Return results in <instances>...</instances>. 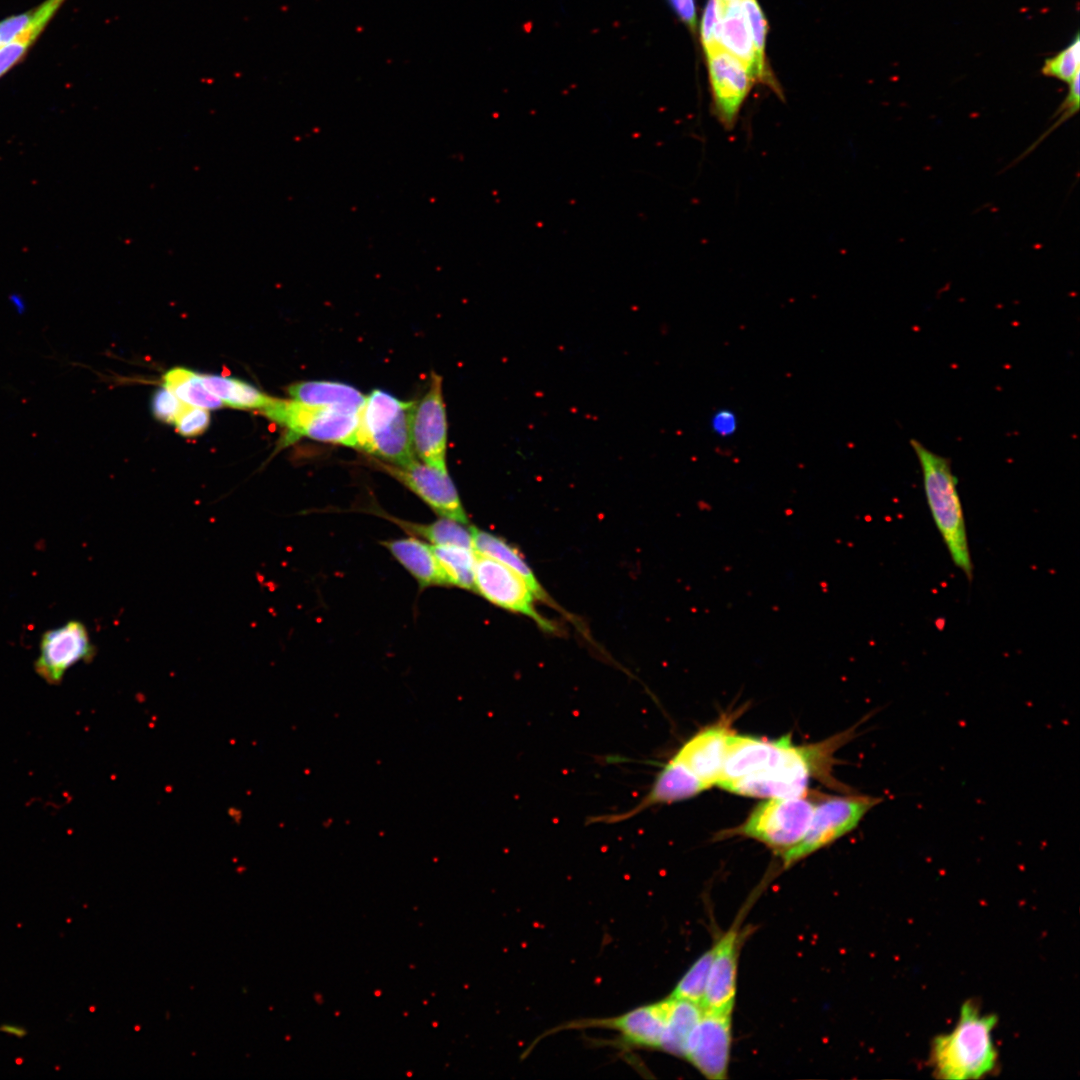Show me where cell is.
Wrapping results in <instances>:
<instances>
[{"instance_id":"6da1fadb","label":"cell","mask_w":1080,"mask_h":1080,"mask_svg":"<svg viewBox=\"0 0 1080 1080\" xmlns=\"http://www.w3.org/2000/svg\"><path fill=\"white\" fill-rule=\"evenodd\" d=\"M852 731L813 745H794L790 736L772 740L770 750L751 774L727 782L720 788L737 795L762 799L807 795L810 779L825 774L831 755L853 736Z\"/></svg>"},{"instance_id":"7a4b0ae2","label":"cell","mask_w":1080,"mask_h":1080,"mask_svg":"<svg viewBox=\"0 0 1080 1080\" xmlns=\"http://www.w3.org/2000/svg\"><path fill=\"white\" fill-rule=\"evenodd\" d=\"M910 444L921 468L925 498L934 524L951 561L971 581L973 563L957 478L950 460L916 439H911Z\"/></svg>"},{"instance_id":"3957f363","label":"cell","mask_w":1080,"mask_h":1080,"mask_svg":"<svg viewBox=\"0 0 1080 1080\" xmlns=\"http://www.w3.org/2000/svg\"><path fill=\"white\" fill-rule=\"evenodd\" d=\"M996 1017L982 1014L971 1002L960 1010L954 1029L935 1038L932 1062L938 1077L949 1080L978 1079L997 1063L992 1032Z\"/></svg>"},{"instance_id":"277c9868","label":"cell","mask_w":1080,"mask_h":1080,"mask_svg":"<svg viewBox=\"0 0 1080 1080\" xmlns=\"http://www.w3.org/2000/svg\"><path fill=\"white\" fill-rule=\"evenodd\" d=\"M413 401H403L391 393L374 389L365 397L359 412L357 448L403 467L414 462L411 438Z\"/></svg>"},{"instance_id":"5b68a950","label":"cell","mask_w":1080,"mask_h":1080,"mask_svg":"<svg viewBox=\"0 0 1080 1080\" xmlns=\"http://www.w3.org/2000/svg\"><path fill=\"white\" fill-rule=\"evenodd\" d=\"M262 412L288 429V440L305 436L357 448L360 411L271 398Z\"/></svg>"},{"instance_id":"8992f818","label":"cell","mask_w":1080,"mask_h":1080,"mask_svg":"<svg viewBox=\"0 0 1080 1080\" xmlns=\"http://www.w3.org/2000/svg\"><path fill=\"white\" fill-rule=\"evenodd\" d=\"M815 805L807 795L763 799L734 833L757 840L781 855L804 837Z\"/></svg>"},{"instance_id":"52a82bcc","label":"cell","mask_w":1080,"mask_h":1080,"mask_svg":"<svg viewBox=\"0 0 1080 1080\" xmlns=\"http://www.w3.org/2000/svg\"><path fill=\"white\" fill-rule=\"evenodd\" d=\"M881 799L869 795L833 796L815 805L804 837L780 856L785 867L853 831Z\"/></svg>"},{"instance_id":"ba28073f","label":"cell","mask_w":1080,"mask_h":1080,"mask_svg":"<svg viewBox=\"0 0 1080 1080\" xmlns=\"http://www.w3.org/2000/svg\"><path fill=\"white\" fill-rule=\"evenodd\" d=\"M474 590L494 605L523 614L544 630H553V625L537 612L534 605L537 597L527 581L502 563L477 552Z\"/></svg>"},{"instance_id":"9c48e42d","label":"cell","mask_w":1080,"mask_h":1080,"mask_svg":"<svg viewBox=\"0 0 1080 1080\" xmlns=\"http://www.w3.org/2000/svg\"><path fill=\"white\" fill-rule=\"evenodd\" d=\"M731 1044L732 1014L703 1008L686 1041L682 1058L707 1079L723 1080L728 1074Z\"/></svg>"},{"instance_id":"30bf717a","label":"cell","mask_w":1080,"mask_h":1080,"mask_svg":"<svg viewBox=\"0 0 1080 1080\" xmlns=\"http://www.w3.org/2000/svg\"><path fill=\"white\" fill-rule=\"evenodd\" d=\"M447 427L442 378L432 373L426 393L419 401L414 402L411 413V438L416 457L444 471H447Z\"/></svg>"},{"instance_id":"8fae6325","label":"cell","mask_w":1080,"mask_h":1080,"mask_svg":"<svg viewBox=\"0 0 1080 1080\" xmlns=\"http://www.w3.org/2000/svg\"><path fill=\"white\" fill-rule=\"evenodd\" d=\"M39 651L34 669L50 685H59L72 666L90 662L96 653L87 627L78 620H70L44 632Z\"/></svg>"},{"instance_id":"7c38bea8","label":"cell","mask_w":1080,"mask_h":1080,"mask_svg":"<svg viewBox=\"0 0 1080 1080\" xmlns=\"http://www.w3.org/2000/svg\"><path fill=\"white\" fill-rule=\"evenodd\" d=\"M706 57L714 115L726 131H731L754 81L744 65L721 46Z\"/></svg>"},{"instance_id":"4fadbf2b","label":"cell","mask_w":1080,"mask_h":1080,"mask_svg":"<svg viewBox=\"0 0 1080 1080\" xmlns=\"http://www.w3.org/2000/svg\"><path fill=\"white\" fill-rule=\"evenodd\" d=\"M381 467L443 518L462 524L468 523L459 494L447 471L432 467L418 459L403 467L386 463H381Z\"/></svg>"},{"instance_id":"5bb4252c","label":"cell","mask_w":1080,"mask_h":1080,"mask_svg":"<svg viewBox=\"0 0 1080 1080\" xmlns=\"http://www.w3.org/2000/svg\"><path fill=\"white\" fill-rule=\"evenodd\" d=\"M668 1016V999L636 1007L622 1015L586 1019L569 1023L565 1028H604L620 1034L622 1042L633 1048L661 1050Z\"/></svg>"},{"instance_id":"9a60e30c","label":"cell","mask_w":1080,"mask_h":1080,"mask_svg":"<svg viewBox=\"0 0 1080 1080\" xmlns=\"http://www.w3.org/2000/svg\"><path fill=\"white\" fill-rule=\"evenodd\" d=\"M744 937L745 932L735 922L711 947L712 959L702 1001L704 1009L732 1014L737 991L738 957Z\"/></svg>"},{"instance_id":"2e32d148","label":"cell","mask_w":1080,"mask_h":1080,"mask_svg":"<svg viewBox=\"0 0 1080 1080\" xmlns=\"http://www.w3.org/2000/svg\"><path fill=\"white\" fill-rule=\"evenodd\" d=\"M707 789L708 787L691 771L671 757L657 773L647 793L631 809L621 813L595 816L591 818V823H620L654 806L688 800Z\"/></svg>"},{"instance_id":"e0dca14e","label":"cell","mask_w":1080,"mask_h":1080,"mask_svg":"<svg viewBox=\"0 0 1080 1080\" xmlns=\"http://www.w3.org/2000/svg\"><path fill=\"white\" fill-rule=\"evenodd\" d=\"M730 732L727 721L706 727L689 738L672 758L683 764L709 789L717 785L721 777Z\"/></svg>"},{"instance_id":"ac0fdd59","label":"cell","mask_w":1080,"mask_h":1080,"mask_svg":"<svg viewBox=\"0 0 1080 1080\" xmlns=\"http://www.w3.org/2000/svg\"><path fill=\"white\" fill-rule=\"evenodd\" d=\"M719 43L744 65L753 81H763L778 92L769 72L763 70L757 61L741 0H727L720 17Z\"/></svg>"},{"instance_id":"d6986e66","label":"cell","mask_w":1080,"mask_h":1080,"mask_svg":"<svg viewBox=\"0 0 1080 1080\" xmlns=\"http://www.w3.org/2000/svg\"><path fill=\"white\" fill-rule=\"evenodd\" d=\"M384 546L420 586L450 585L432 546L414 537L386 541Z\"/></svg>"},{"instance_id":"ffe728a7","label":"cell","mask_w":1080,"mask_h":1080,"mask_svg":"<svg viewBox=\"0 0 1080 1080\" xmlns=\"http://www.w3.org/2000/svg\"><path fill=\"white\" fill-rule=\"evenodd\" d=\"M288 394L301 403L339 406L355 411H360L366 397L352 385L322 380L294 383L288 387Z\"/></svg>"},{"instance_id":"44dd1931","label":"cell","mask_w":1080,"mask_h":1080,"mask_svg":"<svg viewBox=\"0 0 1080 1080\" xmlns=\"http://www.w3.org/2000/svg\"><path fill=\"white\" fill-rule=\"evenodd\" d=\"M470 531L475 552L492 558L517 572L527 581L537 598L547 601V594L518 550L490 532L474 526L470 527Z\"/></svg>"},{"instance_id":"7402d4cb","label":"cell","mask_w":1080,"mask_h":1080,"mask_svg":"<svg viewBox=\"0 0 1080 1080\" xmlns=\"http://www.w3.org/2000/svg\"><path fill=\"white\" fill-rule=\"evenodd\" d=\"M667 1026L661 1050L683 1057L686 1041L697 1025L703 1007L700 1004L668 996Z\"/></svg>"},{"instance_id":"603a6c76","label":"cell","mask_w":1080,"mask_h":1080,"mask_svg":"<svg viewBox=\"0 0 1080 1080\" xmlns=\"http://www.w3.org/2000/svg\"><path fill=\"white\" fill-rule=\"evenodd\" d=\"M199 377L208 391L233 408L262 411L272 398L238 379L204 374H199Z\"/></svg>"},{"instance_id":"cb8c5ba5","label":"cell","mask_w":1080,"mask_h":1080,"mask_svg":"<svg viewBox=\"0 0 1080 1080\" xmlns=\"http://www.w3.org/2000/svg\"><path fill=\"white\" fill-rule=\"evenodd\" d=\"M163 385L184 403L203 408L218 409L223 402L203 385L199 374L182 367L173 368L163 376Z\"/></svg>"},{"instance_id":"d4e9b609","label":"cell","mask_w":1080,"mask_h":1080,"mask_svg":"<svg viewBox=\"0 0 1080 1080\" xmlns=\"http://www.w3.org/2000/svg\"><path fill=\"white\" fill-rule=\"evenodd\" d=\"M432 549L450 585L474 590V549L457 545H435Z\"/></svg>"},{"instance_id":"484cf974","label":"cell","mask_w":1080,"mask_h":1080,"mask_svg":"<svg viewBox=\"0 0 1080 1080\" xmlns=\"http://www.w3.org/2000/svg\"><path fill=\"white\" fill-rule=\"evenodd\" d=\"M399 525L408 532L419 535L435 545H457L473 549L470 527L442 518L429 524H415L399 521Z\"/></svg>"},{"instance_id":"4316f807","label":"cell","mask_w":1080,"mask_h":1080,"mask_svg":"<svg viewBox=\"0 0 1080 1080\" xmlns=\"http://www.w3.org/2000/svg\"><path fill=\"white\" fill-rule=\"evenodd\" d=\"M67 0H44L26 12L0 21V48L11 43L39 21H51Z\"/></svg>"},{"instance_id":"83f0119b","label":"cell","mask_w":1080,"mask_h":1080,"mask_svg":"<svg viewBox=\"0 0 1080 1080\" xmlns=\"http://www.w3.org/2000/svg\"><path fill=\"white\" fill-rule=\"evenodd\" d=\"M712 948L703 953L677 982L670 996L688 1000L702 1006L707 985Z\"/></svg>"},{"instance_id":"f1b7e54d","label":"cell","mask_w":1080,"mask_h":1080,"mask_svg":"<svg viewBox=\"0 0 1080 1080\" xmlns=\"http://www.w3.org/2000/svg\"><path fill=\"white\" fill-rule=\"evenodd\" d=\"M1080 71V38L1079 33L1073 40L1056 55L1047 58L1041 68L1043 75L1056 78L1065 83H1070L1077 72Z\"/></svg>"},{"instance_id":"f546056e","label":"cell","mask_w":1080,"mask_h":1080,"mask_svg":"<svg viewBox=\"0 0 1080 1080\" xmlns=\"http://www.w3.org/2000/svg\"><path fill=\"white\" fill-rule=\"evenodd\" d=\"M49 22H37L14 41L0 48V78L23 60Z\"/></svg>"},{"instance_id":"4dcf8cb0","label":"cell","mask_w":1080,"mask_h":1080,"mask_svg":"<svg viewBox=\"0 0 1080 1080\" xmlns=\"http://www.w3.org/2000/svg\"><path fill=\"white\" fill-rule=\"evenodd\" d=\"M743 11L749 26L757 61L760 67L767 71L765 64V40L767 25L756 0H741Z\"/></svg>"},{"instance_id":"1f68e13d","label":"cell","mask_w":1080,"mask_h":1080,"mask_svg":"<svg viewBox=\"0 0 1080 1080\" xmlns=\"http://www.w3.org/2000/svg\"><path fill=\"white\" fill-rule=\"evenodd\" d=\"M186 405L164 385L157 389L152 397V413L154 417L168 424H174Z\"/></svg>"},{"instance_id":"d6a6232c","label":"cell","mask_w":1080,"mask_h":1080,"mask_svg":"<svg viewBox=\"0 0 1080 1080\" xmlns=\"http://www.w3.org/2000/svg\"><path fill=\"white\" fill-rule=\"evenodd\" d=\"M210 416L206 409L186 405L174 425L178 433L191 437L202 434L209 426Z\"/></svg>"},{"instance_id":"836d02e7","label":"cell","mask_w":1080,"mask_h":1080,"mask_svg":"<svg viewBox=\"0 0 1080 1080\" xmlns=\"http://www.w3.org/2000/svg\"><path fill=\"white\" fill-rule=\"evenodd\" d=\"M720 11L716 0H709L701 23V37L705 53L708 54L720 46L719 27Z\"/></svg>"},{"instance_id":"e575fe53","label":"cell","mask_w":1080,"mask_h":1080,"mask_svg":"<svg viewBox=\"0 0 1080 1080\" xmlns=\"http://www.w3.org/2000/svg\"><path fill=\"white\" fill-rule=\"evenodd\" d=\"M1079 76L1080 71L1076 73L1072 81L1069 83L1068 93L1055 113V117L1057 118L1054 121L1053 125L1046 131V133L1041 138H1039L1036 144L1078 112L1080 106Z\"/></svg>"},{"instance_id":"d590c367","label":"cell","mask_w":1080,"mask_h":1080,"mask_svg":"<svg viewBox=\"0 0 1080 1080\" xmlns=\"http://www.w3.org/2000/svg\"><path fill=\"white\" fill-rule=\"evenodd\" d=\"M737 424L736 415L729 409H720L715 412L710 422L712 431L721 437H727L735 433Z\"/></svg>"},{"instance_id":"8d00e7d4","label":"cell","mask_w":1080,"mask_h":1080,"mask_svg":"<svg viewBox=\"0 0 1080 1080\" xmlns=\"http://www.w3.org/2000/svg\"><path fill=\"white\" fill-rule=\"evenodd\" d=\"M0 1031L18 1038L24 1037L27 1034L26 1029L14 1024H3L0 1026Z\"/></svg>"},{"instance_id":"74e56055","label":"cell","mask_w":1080,"mask_h":1080,"mask_svg":"<svg viewBox=\"0 0 1080 1080\" xmlns=\"http://www.w3.org/2000/svg\"><path fill=\"white\" fill-rule=\"evenodd\" d=\"M716 1H717V4H718V7H719L720 14H721L727 0H716Z\"/></svg>"}]
</instances>
